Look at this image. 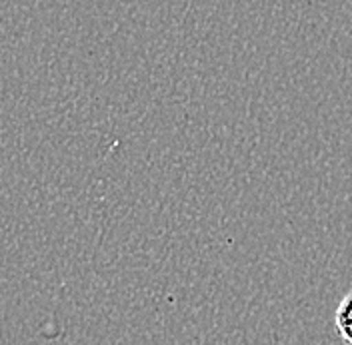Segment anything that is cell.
<instances>
[{
  "label": "cell",
  "mask_w": 352,
  "mask_h": 345,
  "mask_svg": "<svg viewBox=\"0 0 352 345\" xmlns=\"http://www.w3.org/2000/svg\"><path fill=\"white\" fill-rule=\"evenodd\" d=\"M334 327L344 345H352V294L342 298L334 313Z\"/></svg>",
  "instance_id": "6da1fadb"
}]
</instances>
